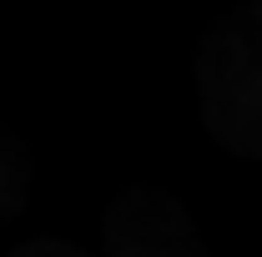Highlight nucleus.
Returning <instances> with one entry per match:
<instances>
[{"label": "nucleus", "instance_id": "1", "mask_svg": "<svg viewBox=\"0 0 262 257\" xmlns=\"http://www.w3.org/2000/svg\"><path fill=\"white\" fill-rule=\"evenodd\" d=\"M196 106L232 157L262 161V0L227 15L202 40Z\"/></svg>", "mask_w": 262, "mask_h": 257}, {"label": "nucleus", "instance_id": "2", "mask_svg": "<svg viewBox=\"0 0 262 257\" xmlns=\"http://www.w3.org/2000/svg\"><path fill=\"white\" fill-rule=\"evenodd\" d=\"M101 237L106 257H207L182 197L151 182H131L126 192L111 197Z\"/></svg>", "mask_w": 262, "mask_h": 257}, {"label": "nucleus", "instance_id": "3", "mask_svg": "<svg viewBox=\"0 0 262 257\" xmlns=\"http://www.w3.org/2000/svg\"><path fill=\"white\" fill-rule=\"evenodd\" d=\"M20 202H26V177H20V161L15 152L0 141V217H10V212H20Z\"/></svg>", "mask_w": 262, "mask_h": 257}, {"label": "nucleus", "instance_id": "4", "mask_svg": "<svg viewBox=\"0 0 262 257\" xmlns=\"http://www.w3.org/2000/svg\"><path fill=\"white\" fill-rule=\"evenodd\" d=\"M10 257H91V252H81V247L66 242V237H26Z\"/></svg>", "mask_w": 262, "mask_h": 257}]
</instances>
